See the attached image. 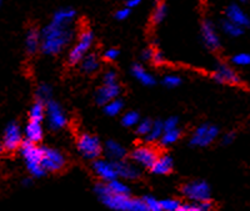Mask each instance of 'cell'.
I'll list each match as a JSON object with an SVG mask.
<instances>
[{
  "label": "cell",
  "mask_w": 250,
  "mask_h": 211,
  "mask_svg": "<svg viewBox=\"0 0 250 211\" xmlns=\"http://www.w3.org/2000/svg\"><path fill=\"white\" fill-rule=\"evenodd\" d=\"M73 30L70 25L51 21L40 34V49L45 55H57L62 53L70 43Z\"/></svg>",
  "instance_id": "6da1fadb"
},
{
  "label": "cell",
  "mask_w": 250,
  "mask_h": 211,
  "mask_svg": "<svg viewBox=\"0 0 250 211\" xmlns=\"http://www.w3.org/2000/svg\"><path fill=\"white\" fill-rule=\"evenodd\" d=\"M95 194L106 208L115 211H148L144 199H134L129 195L113 194L109 192L106 183L95 186Z\"/></svg>",
  "instance_id": "7a4b0ae2"
},
{
  "label": "cell",
  "mask_w": 250,
  "mask_h": 211,
  "mask_svg": "<svg viewBox=\"0 0 250 211\" xmlns=\"http://www.w3.org/2000/svg\"><path fill=\"white\" fill-rule=\"evenodd\" d=\"M20 154L23 156L26 169L31 176L42 177L45 175L46 172L43 168V148L25 140L20 145Z\"/></svg>",
  "instance_id": "3957f363"
},
{
  "label": "cell",
  "mask_w": 250,
  "mask_h": 211,
  "mask_svg": "<svg viewBox=\"0 0 250 211\" xmlns=\"http://www.w3.org/2000/svg\"><path fill=\"white\" fill-rule=\"evenodd\" d=\"M78 150L88 160H97L102 154L103 149L100 140L90 134H83L78 137Z\"/></svg>",
  "instance_id": "277c9868"
},
{
  "label": "cell",
  "mask_w": 250,
  "mask_h": 211,
  "mask_svg": "<svg viewBox=\"0 0 250 211\" xmlns=\"http://www.w3.org/2000/svg\"><path fill=\"white\" fill-rule=\"evenodd\" d=\"M94 41V34L90 30H84L80 33L79 39H78L77 44L73 46L69 54V61L71 64H78L82 61V59L89 52V49L91 48Z\"/></svg>",
  "instance_id": "5b68a950"
},
{
  "label": "cell",
  "mask_w": 250,
  "mask_h": 211,
  "mask_svg": "<svg viewBox=\"0 0 250 211\" xmlns=\"http://www.w3.org/2000/svg\"><path fill=\"white\" fill-rule=\"evenodd\" d=\"M219 129L215 125L211 124H203L199 128H196L194 134L190 137V144L193 146H199V148H204V146L210 145L214 140L218 137Z\"/></svg>",
  "instance_id": "8992f818"
},
{
  "label": "cell",
  "mask_w": 250,
  "mask_h": 211,
  "mask_svg": "<svg viewBox=\"0 0 250 211\" xmlns=\"http://www.w3.org/2000/svg\"><path fill=\"white\" fill-rule=\"evenodd\" d=\"M183 194L194 203H202L210 199V188L205 181H193L183 188Z\"/></svg>",
  "instance_id": "52a82bcc"
},
{
  "label": "cell",
  "mask_w": 250,
  "mask_h": 211,
  "mask_svg": "<svg viewBox=\"0 0 250 211\" xmlns=\"http://www.w3.org/2000/svg\"><path fill=\"white\" fill-rule=\"evenodd\" d=\"M45 114H48V123L49 128L51 130H60L68 123V119L65 116V113L62 109V106L59 105L55 101H51L49 100L46 103V112Z\"/></svg>",
  "instance_id": "ba28073f"
},
{
  "label": "cell",
  "mask_w": 250,
  "mask_h": 211,
  "mask_svg": "<svg viewBox=\"0 0 250 211\" xmlns=\"http://www.w3.org/2000/svg\"><path fill=\"white\" fill-rule=\"evenodd\" d=\"M65 166V157L60 152L51 148H43V168L45 172L55 173Z\"/></svg>",
  "instance_id": "9c48e42d"
},
{
  "label": "cell",
  "mask_w": 250,
  "mask_h": 211,
  "mask_svg": "<svg viewBox=\"0 0 250 211\" xmlns=\"http://www.w3.org/2000/svg\"><path fill=\"white\" fill-rule=\"evenodd\" d=\"M23 144V133L17 123H10L6 126L3 137V148L8 152H15Z\"/></svg>",
  "instance_id": "30bf717a"
},
{
  "label": "cell",
  "mask_w": 250,
  "mask_h": 211,
  "mask_svg": "<svg viewBox=\"0 0 250 211\" xmlns=\"http://www.w3.org/2000/svg\"><path fill=\"white\" fill-rule=\"evenodd\" d=\"M213 77L215 81L220 84H229V85H240L242 79L236 74L233 68L225 64H219L213 73Z\"/></svg>",
  "instance_id": "8fae6325"
},
{
  "label": "cell",
  "mask_w": 250,
  "mask_h": 211,
  "mask_svg": "<svg viewBox=\"0 0 250 211\" xmlns=\"http://www.w3.org/2000/svg\"><path fill=\"white\" fill-rule=\"evenodd\" d=\"M158 156L159 155L155 149L150 148V146H139V148L134 149V152L131 153V159L134 160V163H137L142 168L150 169Z\"/></svg>",
  "instance_id": "7c38bea8"
},
{
  "label": "cell",
  "mask_w": 250,
  "mask_h": 211,
  "mask_svg": "<svg viewBox=\"0 0 250 211\" xmlns=\"http://www.w3.org/2000/svg\"><path fill=\"white\" fill-rule=\"evenodd\" d=\"M93 170L95 175L100 177L104 183H109L118 177L115 164L106 160H95L93 164Z\"/></svg>",
  "instance_id": "4fadbf2b"
},
{
  "label": "cell",
  "mask_w": 250,
  "mask_h": 211,
  "mask_svg": "<svg viewBox=\"0 0 250 211\" xmlns=\"http://www.w3.org/2000/svg\"><path fill=\"white\" fill-rule=\"evenodd\" d=\"M202 38L205 45L210 50H218L220 48V38H219L213 23H210V21L203 23Z\"/></svg>",
  "instance_id": "5bb4252c"
},
{
  "label": "cell",
  "mask_w": 250,
  "mask_h": 211,
  "mask_svg": "<svg viewBox=\"0 0 250 211\" xmlns=\"http://www.w3.org/2000/svg\"><path fill=\"white\" fill-rule=\"evenodd\" d=\"M225 15H227L228 20L233 21L236 25L242 26L243 29L250 25V19L247 13L236 4H231V5L228 6L227 10H225Z\"/></svg>",
  "instance_id": "9a60e30c"
},
{
  "label": "cell",
  "mask_w": 250,
  "mask_h": 211,
  "mask_svg": "<svg viewBox=\"0 0 250 211\" xmlns=\"http://www.w3.org/2000/svg\"><path fill=\"white\" fill-rule=\"evenodd\" d=\"M120 92H122V89H120L119 84H110V85L104 84L97 93V103L100 105H105L111 100L119 97Z\"/></svg>",
  "instance_id": "2e32d148"
},
{
  "label": "cell",
  "mask_w": 250,
  "mask_h": 211,
  "mask_svg": "<svg viewBox=\"0 0 250 211\" xmlns=\"http://www.w3.org/2000/svg\"><path fill=\"white\" fill-rule=\"evenodd\" d=\"M115 164V169H117V174L118 177H122V179L126 180H134L137 179L140 175V170L133 164L125 163V161H114Z\"/></svg>",
  "instance_id": "e0dca14e"
},
{
  "label": "cell",
  "mask_w": 250,
  "mask_h": 211,
  "mask_svg": "<svg viewBox=\"0 0 250 211\" xmlns=\"http://www.w3.org/2000/svg\"><path fill=\"white\" fill-rule=\"evenodd\" d=\"M173 159L169 155H162V156L156 157L150 170L156 175H168L173 170Z\"/></svg>",
  "instance_id": "ac0fdd59"
},
{
  "label": "cell",
  "mask_w": 250,
  "mask_h": 211,
  "mask_svg": "<svg viewBox=\"0 0 250 211\" xmlns=\"http://www.w3.org/2000/svg\"><path fill=\"white\" fill-rule=\"evenodd\" d=\"M24 134H25L26 141L38 144L40 140L43 139L44 134L43 128H42V123H37V121H30V120H29Z\"/></svg>",
  "instance_id": "d6986e66"
},
{
  "label": "cell",
  "mask_w": 250,
  "mask_h": 211,
  "mask_svg": "<svg viewBox=\"0 0 250 211\" xmlns=\"http://www.w3.org/2000/svg\"><path fill=\"white\" fill-rule=\"evenodd\" d=\"M105 152L110 159H113L114 161H119L123 160L126 155V150H125L124 146L122 144L114 141V140H109L108 143L105 144Z\"/></svg>",
  "instance_id": "ffe728a7"
},
{
  "label": "cell",
  "mask_w": 250,
  "mask_h": 211,
  "mask_svg": "<svg viewBox=\"0 0 250 211\" xmlns=\"http://www.w3.org/2000/svg\"><path fill=\"white\" fill-rule=\"evenodd\" d=\"M75 15H77V13H75L74 9L62 8L59 9L58 12H55L51 21H54V23H58V24H64V25H71Z\"/></svg>",
  "instance_id": "44dd1931"
},
{
  "label": "cell",
  "mask_w": 250,
  "mask_h": 211,
  "mask_svg": "<svg viewBox=\"0 0 250 211\" xmlns=\"http://www.w3.org/2000/svg\"><path fill=\"white\" fill-rule=\"evenodd\" d=\"M131 74H133V77H135L138 81H140L143 85L153 86L154 84H155V79H154L153 75H151L150 73L146 72L143 66L138 65V64L131 68Z\"/></svg>",
  "instance_id": "7402d4cb"
},
{
  "label": "cell",
  "mask_w": 250,
  "mask_h": 211,
  "mask_svg": "<svg viewBox=\"0 0 250 211\" xmlns=\"http://www.w3.org/2000/svg\"><path fill=\"white\" fill-rule=\"evenodd\" d=\"M25 48L29 54H34L40 48V34L35 29H30L26 34Z\"/></svg>",
  "instance_id": "603a6c76"
},
{
  "label": "cell",
  "mask_w": 250,
  "mask_h": 211,
  "mask_svg": "<svg viewBox=\"0 0 250 211\" xmlns=\"http://www.w3.org/2000/svg\"><path fill=\"white\" fill-rule=\"evenodd\" d=\"M80 66H82V70L86 74H91V73H95L99 69V59L94 54L85 55L83 58L82 61H80Z\"/></svg>",
  "instance_id": "cb8c5ba5"
},
{
  "label": "cell",
  "mask_w": 250,
  "mask_h": 211,
  "mask_svg": "<svg viewBox=\"0 0 250 211\" xmlns=\"http://www.w3.org/2000/svg\"><path fill=\"white\" fill-rule=\"evenodd\" d=\"M45 112H46L45 103L38 100L37 103L31 106L30 112H29V120H30V121L42 123V121L44 120V116H45Z\"/></svg>",
  "instance_id": "d4e9b609"
},
{
  "label": "cell",
  "mask_w": 250,
  "mask_h": 211,
  "mask_svg": "<svg viewBox=\"0 0 250 211\" xmlns=\"http://www.w3.org/2000/svg\"><path fill=\"white\" fill-rule=\"evenodd\" d=\"M180 137V130L179 128L173 129V130H164L160 136L159 141L163 146H169L173 145L174 143L178 141V139Z\"/></svg>",
  "instance_id": "484cf974"
},
{
  "label": "cell",
  "mask_w": 250,
  "mask_h": 211,
  "mask_svg": "<svg viewBox=\"0 0 250 211\" xmlns=\"http://www.w3.org/2000/svg\"><path fill=\"white\" fill-rule=\"evenodd\" d=\"M222 29L225 34L229 35V37L231 38L240 37V35L243 34V32H244V29H243L242 26L236 25V24H234L233 21H230V20L228 19H225L222 23Z\"/></svg>",
  "instance_id": "4316f807"
},
{
  "label": "cell",
  "mask_w": 250,
  "mask_h": 211,
  "mask_svg": "<svg viewBox=\"0 0 250 211\" xmlns=\"http://www.w3.org/2000/svg\"><path fill=\"white\" fill-rule=\"evenodd\" d=\"M163 132H164L163 121H155V123H153V125H151L150 132L145 135V140H146L148 143H155V141H158V140L160 139Z\"/></svg>",
  "instance_id": "83f0119b"
},
{
  "label": "cell",
  "mask_w": 250,
  "mask_h": 211,
  "mask_svg": "<svg viewBox=\"0 0 250 211\" xmlns=\"http://www.w3.org/2000/svg\"><path fill=\"white\" fill-rule=\"evenodd\" d=\"M106 185H108L109 192H113V194L129 195V192H130V189L126 186V184H124L123 181H120L118 177L117 179L111 180V181H109V183H106Z\"/></svg>",
  "instance_id": "f1b7e54d"
},
{
  "label": "cell",
  "mask_w": 250,
  "mask_h": 211,
  "mask_svg": "<svg viewBox=\"0 0 250 211\" xmlns=\"http://www.w3.org/2000/svg\"><path fill=\"white\" fill-rule=\"evenodd\" d=\"M123 101L117 97V99L111 100L109 103H106L104 105V109H105V113L109 115V116H117L118 114H120L123 110Z\"/></svg>",
  "instance_id": "f546056e"
},
{
  "label": "cell",
  "mask_w": 250,
  "mask_h": 211,
  "mask_svg": "<svg viewBox=\"0 0 250 211\" xmlns=\"http://www.w3.org/2000/svg\"><path fill=\"white\" fill-rule=\"evenodd\" d=\"M139 114L135 112H128L126 114L123 115L122 117V124L124 126H128V128H131V126H137V124L139 123Z\"/></svg>",
  "instance_id": "4dcf8cb0"
},
{
  "label": "cell",
  "mask_w": 250,
  "mask_h": 211,
  "mask_svg": "<svg viewBox=\"0 0 250 211\" xmlns=\"http://www.w3.org/2000/svg\"><path fill=\"white\" fill-rule=\"evenodd\" d=\"M37 97H38V100L43 101V103H45V104L48 103L51 97L50 86L46 85V84H42V85H39V88H38V90H37Z\"/></svg>",
  "instance_id": "1f68e13d"
},
{
  "label": "cell",
  "mask_w": 250,
  "mask_h": 211,
  "mask_svg": "<svg viewBox=\"0 0 250 211\" xmlns=\"http://www.w3.org/2000/svg\"><path fill=\"white\" fill-rule=\"evenodd\" d=\"M231 63L236 66H249L250 54L249 53H239L231 58Z\"/></svg>",
  "instance_id": "d6a6232c"
},
{
  "label": "cell",
  "mask_w": 250,
  "mask_h": 211,
  "mask_svg": "<svg viewBox=\"0 0 250 211\" xmlns=\"http://www.w3.org/2000/svg\"><path fill=\"white\" fill-rule=\"evenodd\" d=\"M165 17H167V6L163 3H159L156 5L155 10H154L153 21L155 24H159L165 19Z\"/></svg>",
  "instance_id": "836d02e7"
},
{
  "label": "cell",
  "mask_w": 250,
  "mask_h": 211,
  "mask_svg": "<svg viewBox=\"0 0 250 211\" xmlns=\"http://www.w3.org/2000/svg\"><path fill=\"white\" fill-rule=\"evenodd\" d=\"M160 206L163 211H178L180 203L175 199H164L160 200Z\"/></svg>",
  "instance_id": "e575fe53"
},
{
  "label": "cell",
  "mask_w": 250,
  "mask_h": 211,
  "mask_svg": "<svg viewBox=\"0 0 250 211\" xmlns=\"http://www.w3.org/2000/svg\"><path fill=\"white\" fill-rule=\"evenodd\" d=\"M151 125H153V123L150 120H139V123L137 124V133L142 136H145L150 132Z\"/></svg>",
  "instance_id": "d590c367"
},
{
  "label": "cell",
  "mask_w": 250,
  "mask_h": 211,
  "mask_svg": "<svg viewBox=\"0 0 250 211\" xmlns=\"http://www.w3.org/2000/svg\"><path fill=\"white\" fill-rule=\"evenodd\" d=\"M144 201L148 211H163L162 206H160V201H158V200L154 199V197H144Z\"/></svg>",
  "instance_id": "8d00e7d4"
},
{
  "label": "cell",
  "mask_w": 250,
  "mask_h": 211,
  "mask_svg": "<svg viewBox=\"0 0 250 211\" xmlns=\"http://www.w3.org/2000/svg\"><path fill=\"white\" fill-rule=\"evenodd\" d=\"M163 84L168 88H176L182 84V79L176 75H167L163 80Z\"/></svg>",
  "instance_id": "74e56055"
},
{
  "label": "cell",
  "mask_w": 250,
  "mask_h": 211,
  "mask_svg": "<svg viewBox=\"0 0 250 211\" xmlns=\"http://www.w3.org/2000/svg\"><path fill=\"white\" fill-rule=\"evenodd\" d=\"M178 124H179V120L178 117H169L165 121H163V126H164V130H173V129L178 128Z\"/></svg>",
  "instance_id": "f35d334b"
},
{
  "label": "cell",
  "mask_w": 250,
  "mask_h": 211,
  "mask_svg": "<svg viewBox=\"0 0 250 211\" xmlns=\"http://www.w3.org/2000/svg\"><path fill=\"white\" fill-rule=\"evenodd\" d=\"M117 80H118L117 73L114 72V70H109V72H106L105 74H104V84H106V85L117 84Z\"/></svg>",
  "instance_id": "ab89813d"
},
{
  "label": "cell",
  "mask_w": 250,
  "mask_h": 211,
  "mask_svg": "<svg viewBox=\"0 0 250 211\" xmlns=\"http://www.w3.org/2000/svg\"><path fill=\"white\" fill-rule=\"evenodd\" d=\"M130 13H131V9L128 8V6H124V8L119 9V10L115 13V18H117L118 20H125V19H128Z\"/></svg>",
  "instance_id": "60d3db41"
},
{
  "label": "cell",
  "mask_w": 250,
  "mask_h": 211,
  "mask_svg": "<svg viewBox=\"0 0 250 211\" xmlns=\"http://www.w3.org/2000/svg\"><path fill=\"white\" fill-rule=\"evenodd\" d=\"M118 57H119V50L115 48L108 49L105 53H104V58H105L108 61H114V60H117Z\"/></svg>",
  "instance_id": "b9f144b4"
},
{
  "label": "cell",
  "mask_w": 250,
  "mask_h": 211,
  "mask_svg": "<svg viewBox=\"0 0 250 211\" xmlns=\"http://www.w3.org/2000/svg\"><path fill=\"white\" fill-rule=\"evenodd\" d=\"M178 211H200V209L198 204H184L179 206Z\"/></svg>",
  "instance_id": "7bdbcfd3"
},
{
  "label": "cell",
  "mask_w": 250,
  "mask_h": 211,
  "mask_svg": "<svg viewBox=\"0 0 250 211\" xmlns=\"http://www.w3.org/2000/svg\"><path fill=\"white\" fill-rule=\"evenodd\" d=\"M199 205L200 211H211L213 210V206H211L210 201L208 200V201H202V203H198Z\"/></svg>",
  "instance_id": "ee69618b"
},
{
  "label": "cell",
  "mask_w": 250,
  "mask_h": 211,
  "mask_svg": "<svg viewBox=\"0 0 250 211\" xmlns=\"http://www.w3.org/2000/svg\"><path fill=\"white\" fill-rule=\"evenodd\" d=\"M155 64H162L163 61H164V55H163V53L160 52H154L153 54V59H151Z\"/></svg>",
  "instance_id": "f6af8a7d"
},
{
  "label": "cell",
  "mask_w": 250,
  "mask_h": 211,
  "mask_svg": "<svg viewBox=\"0 0 250 211\" xmlns=\"http://www.w3.org/2000/svg\"><path fill=\"white\" fill-rule=\"evenodd\" d=\"M234 139H235V135H234V133H229V134H225L224 136H223V144H224V145L231 144L234 141Z\"/></svg>",
  "instance_id": "bcb514c9"
},
{
  "label": "cell",
  "mask_w": 250,
  "mask_h": 211,
  "mask_svg": "<svg viewBox=\"0 0 250 211\" xmlns=\"http://www.w3.org/2000/svg\"><path fill=\"white\" fill-rule=\"evenodd\" d=\"M153 54H154V50L151 49H145L144 52H143V59L144 60H151L153 59Z\"/></svg>",
  "instance_id": "7dc6e473"
},
{
  "label": "cell",
  "mask_w": 250,
  "mask_h": 211,
  "mask_svg": "<svg viewBox=\"0 0 250 211\" xmlns=\"http://www.w3.org/2000/svg\"><path fill=\"white\" fill-rule=\"evenodd\" d=\"M140 1H142V0H126V1H125V4H126V5L125 6H128V8L133 9V8H135V6L139 5Z\"/></svg>",
  "instance_id": "c3c4849f"
},
{
  "label": "cell",
  "mask_w": 250,
  "mask_h": 211,
  "mask_svg": "<svg viewBox=\"0 0 250 211\" xmlns=\"http://www.w3.org/2000/svg\"><path fill=\"white\" fill-rule=\"evenodd\" d=\"M238 1H242V3H245V1H247V0H238Z\"/></svg>",
  "instance_id": "681fc988"
},
{
  "label": "cell",
  "mask_w": 250,
  "mask_h": 211,
  "mask_svg": "<svg viewBox=\"0 0 250 211\" xmlns=\"http://www.w3.org/2000/svg\"><path fill=\"white\" fill-rule=\"evenodd\" d=\"M1 3H3V0H0V5H1Z\"/></svg>",
  "instance_id": "f907efd6"
},
{
  "label": "cell",
  "mask_w": 250,
  "mask_h": 211,
  "mask_svg": "<svg viewBox=\"0 0 250 211\" xmlns=\"http://www.w3.org/2000/svg\"><path fill=\"white\" fill-rule=\"evenodd\" d=\"M0 150H1V145H0Z\"/></svg>",
  "instance_id": "816d5d0a"
}]
</instances>
